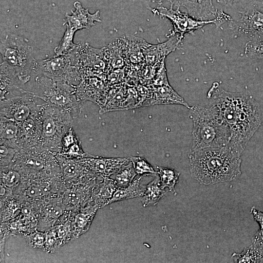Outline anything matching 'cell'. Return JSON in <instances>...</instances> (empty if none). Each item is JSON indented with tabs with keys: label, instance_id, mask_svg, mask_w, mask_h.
<instances>
[{
	"label": "cell",
	"instance_id": "6",
	"mask_svg": "<svg viewBox=\"0 0 263 263\" xmlns=\"http://www.w3.org/2000/svg\"><path fill=\"white\" fill-rule=\"evenodd\" d=\"M24 178L60 177V168L55 154L40 146L19 149L12 165Z\"/></svg>",
	"mask_w": 263,
	"mask_h": 263
},
{
	"label": "cell",
	"instance_id": "24",
	"mask_svg": "<svg viewBox=\"0 0 263 263\" xmlns=\"http://www.w3.org/2000/svg\"><path fill=\"white\" fill-rule=\"evenodd\" d=\"M154 100L151 103L156 104H180L189 109L188 104L169 85V83L159 86L154 94Z\"/></svg>",
	"mask_w": 263,
	"mask_h": 263
},
{
	"label": "cell",
	"instance_id": "9",
	"mask_svg": "<svg viewBox=\"0 0 263 263\" xmlns=\"http://www.w3.org/2000/svg\"><path fill=\"white\" fill-rule=\"evenodd\" d=\"M65 188L62 176L46 178H23L13 196L20 201L38 204L60 195Z\"/></svg>",
	"mask_w": 263,
	"mask_h": 263
},
{
	"label": "cell",
	"instance_id": "7",
	"mask_svg": "<svg viewBox=\"0 0 263 263\" xmlns=\"http://www.w3.org/2000/svg\"><path fill=\"white\" fill-rule=\"evenodd\" d=\"M41 135L39 146L57 154L61 149V141L65 132L72 127L75 118L69 110L46 102L40 110Z\"/></svg>",
	"mask_w": 263,
	"mask_h": 263
},
{
	"label": "cell",
	"instance_id": "30",
	"mask_svg": "<svg viewBox=\"0 0 263 263\" xmlns=\"http://www.w3.org/2000/svg\"><path fill=\"white\" fill-rule=\"evenodd\" d=\"M231 257L234 263H260L263 261V250L253 244L240 253H233Z\"/></svg>",
	"mask_w": 263,
	"mask_h": 263
},
{
	"label": "cell",
	"instance_id": "13",
	"mask_svg": "<svg viewBox=\"0 0 263 263\" xmlns=\"http://www.w3.org/2000/svg\"><path fill=\"white\" fill-rule=\"evenodd\" d=\"M99 181L96 176L65 187L60 194L66 211H75L92 202L93 189Z\"/></svg>",
	"mask_w": 263,
	"mask_h": 263
},
{
	"label": "cell",
	"instance_id": "1",
	"mask_svg": "<svg viewBox=\"0 0 263 263\" xmlns=\"http://www.w3.org/2000/svg\"><path fill=\"white\" fill-rule=\"evenodd\" d=\"M208 105L215 109L231 135L228 146L242 154L261 124L260 106L248 92H230L214 82L209 89Z\"/></svg>",
	"mask_w": 263,
	"mask_h": 263
},
{
	"label": "cell",
	"instance_id": "39",
	"mask_svg": "<svg viewBox=\"0 0 263 263\" xmlns=\"http://www.w3.org/2000/svg\"><path fill=\"white\" fill-rule=\"evenodd\" d=\"M252 244L263 250V228L260 229L252 238Z\"/></svg>",
	"mask_w": 263,
	"mask_h": 263
},
{
	"label": "cell",
	"instance_id": "14",
	"mask_svg": "<svg viewBox=\"0 0 263 263\" xmlns=\"http://www.w3.org/2000/svg\"><path fill=\"white\" fill-rule=\"evenodd\" d=\"M37 209V230L45 232L52 228L65 213L60 196L36 204Z\"/></svg>",
	"mask_w": 263,
	"mask_h": 263
},
{
	"label": "cell",
	"instance_id": "16",
	"mask_svg": "<svg viewBox=\"0 0 263 263\" xmlns=\"http://www.w3.org/2000/svg\"><path fill=\"white\" fill-rule=\"evenodd\" d=\"M65 187L95 176L79 159L55 154Z\"/></svg>",
	"mask_w": 263,
	"mask_h": 263
},
{
	"label": "cell",
	"instance_id": "38",
	"mask_svg": "<svg viewBox=\"0 0 263 263\" xmlns=\"http://www.w3.org/2000/svg\"><path fill=\"white\" fill-rule=\"evenodd\" d=\"M79 139L74 132L73 126L70 127L64 134L61 141L60 151L57 154L66 150L73 144Z\"/></svg>",
	"mask_w": 263,
	"mask_h": 263
},
{
	"label": "cell",
	"instance_id": "33",
	"mask_svg": "<svg viewBox=\"0 0 263 263\" xmlns=\"http://www.w3.org/2000/svg\"><path fill=\"white\" fill-rule=\"evenodd\" d=\"M130 160L132 163L137 174L141 176H153L157 175V171L153 169L151 165L143 157L131 156Z\"/></svg>",
	"mask_w": 263,
	"mask_h": 263
},
{
	"label": "cell",
	"instance_id": "5",
	"mask_svg": "<svg viewBox=\"0 0 263 263\" xmlns=\"http://www.w3.org/2000/svg\"><path fill=\"white\" fill-rule=\"evenodd\" d=\"M24 92L33 94L50 105L70 110L75 118L80 113L83 102L74 85L35 74Z\"/></svg>",
	"mask_w": 263,
	"mask_h": 263
},
{
	"label": "cell",
	"instance_id": "11",
	"mask_svg": "<svg viewBox=\"0 0 263 263\" xmlns=\"http://www.w3.org/2000/svg\"><path fill=\"white\" fill-rule=\"evenodd\" d=\"M32 94L24 92L10 93L0 98V116L20 124L39 114L42 104Z\"/></svg>",
	"mask_w": 263,
	"mask_h": 263
},
{
	"label": "cell",
	"instance_id": "4",
	"mask_svg": "<svg viewBox=\"0 0 263 263\" xmlns=\"http://www.w3.org/2000/svg\"><path fill=\"white\" fill-rule=\"evenodd\" d=\"M189 110L193 123L191 150L229 145L230 131L214 108L208 104L193 106Z\"/></svg>",
	"mask_w": 263,
	"mask_h": 263
},
{
	"label": "cell",
	"instance_id": "42",
	"mask_svg": "<svg viewBox=\"0 0 263 263\" xmlns=\"http://www.w3.org/2000/svg\"><path fill=\"white\" fill-rule=\"evenodd\" d=\"M153 2L157 3L158 4H161L165 0H151Z\"/></svg>",
	"mask_w": 263,
	"mask_h": 263
},
{
	"label": "cell",
	"instance_id": "20",
	"mask_svg": "<svg viewBox=\"0 0 263 263\" xmlns=\"http://www.w3.org/2000/svg\"><path fill=\"white\" fill-rule=\"evenodd\" d=\"M38 115L30 118L19 124V132L17 141L19 149L39 146L41 135V126Z\"/></svg>",
	"mask_w": 263,
	"mask_h": 263
},
{
	"label": "cell",
	"instance_id": "17",
	"mask_svg": "<svg viewBox=\"0 0 263 263\" xmlns=\"http://www.w3.org/2000/svg\"><path fill=\"white\" fill-rule=\"evenodd\" d=\"M177 7H183L187 13L200 20H210L215 18L218 10L212 0H168Z\"/></svg>",
	"mask_w": 263,
	"mask_h": 263
},
{
	"label": "cell",
	"instance_id": "8",
	"mask_svg": "<svg viewBox=\"0 0 263 263\" xmlns=\"http://www.w3.org/2000/svg\"><path fill=\"white\" fill-rule=\"evenodd\" d=\"M155 15L160 18H165L170 20L173 25V30L168 37H170L176 34L184 38L187 33L191 34L196 30L201 29L209 24H214L218 29L225 22H229L232 20L231 16L221 10L218 12L216 17L210 20H200L196 19L188 13H183L179 10L173 9V5L171 4L169 8L164 7H157L150 9Z\"/></svg>",
	"mask_w": 263,
	"mask_h": 263
},
{
	"label": "cell",
	"instance_id": "35",
	"mask_svg": "<svg viewBox=\"0 0 263 263\" xmlns=\"http://www.w3.org/2000/svg\"><path fill=\"white\" fill-rule=\"evenodd\" d=\"M244 54L250 58L263 59V40L248 41L244 47Z\"/></svg>",
	"mask_w": 263,
	"mask_h": 263
},
{
	"label": "cell",
	"instance_id": "40",
	"mask_svg": "<svg viewBox=\"0 0 263 263\" xmlns=\"http://www.w3.org/2000/svg\"><path fill=\"white\" fill-rule=\"evenodd\" d=\"M250 213L252 214L254 220L259 224L260 228H263V212L256 209L253 207L251 208Z\"/></svg>",
	"mask_w": 263,
	"mask_h": 263
},
{
	"label": "cell",
	"instance_id": "3",
	"mask_svg": "<svg viewBox=\"0 0 263 263\" xmlns=\"http://www.w3.org/2000/svg\"><path fill=\"white\" fill-rule=\"evenodd\" d=\"M241 155L228 146L191 150V176L205 185L231 181L241 174Z\"/></svg>",
	"mask_w": 263,
	"mask_h": 263
},
{
	"label": "cell",
	"instance_id": "27",
	"mask_svg": "<svg viewBox=\"0 0 263 263\" xmlns=\"http://www.w3.org/2000/svg\"><path fill=\"white\" fill-rule=\"evenodd\" d=\"M141 179V177H139L133 180L131 184L126 187H117L109 204L135 197H141L146 188V185H143L140 183Z\"/></svg>",
	"mask_w": 263,
	"mask_h": 263
},
{
	"label": "cell",
	"instance_id": "18",
	"mask_svg": "<svg viewBox=\"0 0 263 263\" xmlns=\"http://www.w3.org/2000/svg\"><path fill=\"white\" fill-rule=\"evenodd\" d=\"M99 207L93 202L75 211H69L68 219L74 239L87 232Z\"/></svg>",
	"mask_w": 263,
	"mask_h": 263
},
{
	"label": "cell",
	"instance_id": "31",
	"mask_svg": "<svg viewBox=\"0 0 263 263\" xmlns=\"http://www.w3.org/2000/svg\"><path fill=\"white\" fill-rule=\"evenodd\" d=\"M157 174L159 177L161 184L163 188H168L169 191L174 193V188L178 182L180 173L174 169L157 167Z\"/></svg>",
	"mask_w": 263,
	"mask_h": 263
},
{
	"label": "cell",
	"instance_id": "23",
	"mask_svg": "<svg viewBox=\"0 0 263 263\" xmlns=\"http://www.w3.org/2000/svg\"><path fill=\"white\" fill-rule=\"evenodd\" d=\"M0 144L17 148L19 132V124L16 122L0 116Z\"/></svg>",
	"mask_w": 263,
	"mask_h": 263
},
{
	"label": "cell",
	"instance_id": "12",
	"mask_svg": "<svg viewBox=\"0 0 263 263\" xmlns=\"http://www.w3.org/2000/svg\"><path fill=\"white\" fill-rule=\"evenodd\" d=\"M239 13L241 18L229 22L230 29L251 40H263V1H252L244 5Z\"/></svg>",
	"mask_w": 263,
	"mask_h": 263
},
{
	"label": "cell",
	"instance_id": "26",
	"mask_svg": "<svg viewBox=\"0 0 263 263\" xmlns=\"http://www.w3.org/2000/svg\"><path fill=\"white\" fill-rule=\"evenodd\" d=\"M23 180L21 172L13 166L0 169V186L7 191V197L13 196V192L21 184Z\"/></svg>",
	"mask_w": 263,
	"mask_h": 263
},
{
	"label": "cell",
	"instance_id": "2",
	"mask_svg": "<svg viewBox=\"0 0 263 263\" xmlns=\"http://www.w3.org/2000/svg\"><path fill=\"white\" fill-rule=\"evenodd\" d=\"M0 93L25 91L32 80L36 60L26 38L8 34L0 41Z\"/></svg>",
	"mask_w": 263,
	"mask_h": 263
},
{
	"label": "cell",
	"instance_id": "22",
	"mask_svg": "<svg viewBox=\"0 0 263 263\" xmlns=\"http://www.w3.org/2000/svg\"><path fill=\"white\" fill-rule=\"evenodd\" d=\"M114 180L105 177L97 181L92 195V201L99 208L108 205L117 188Z\"/></svg>",
	"mask_w": 263,
	"mask_h": 263
},
{
	"label": "cell",
	"instance_id": "29",
	"mask_svg": "<svg viewBox=\"0 0 263 263\" xmlns=\"http://www.w3.org/2000/svg\"><path fill=\"white\" fill-rule=\"evenodd\" d=\"M76 31L66 26L65 32L58 45L55 48V56L65 55L72 53L79 45L74 42V38Z\"/></svg>",
	"mask_w": 263,
	"mask_h": 263
},
{
	"label": "cell",
	"instance_id": "41",
	"mask_svg": "<svg viewBox=\"0 0 263 263\" xmlns=\"http://www.w3.org/2000/svg\"><path fill=\"white\" fill-rule=\"evenodd\" d=\"M240 0H217V1L218 3L225 5H232Z\"/></svg>",
	"mask_w": 263,
	"mask_h": 263
},
{
	"label": "cell",
	"instance_id": "32",
	"mask_svg": "<svg viewBox=\"0 0 263 263\" xmlns=\"http://www.w3.org/2000/svg\"><path fill=\"white\" fill-rule=\"evenodd\" d=\"M114 179L118 187H126L133 181L137 175L131 160L115 173Z\"/></svg>",
	"mask_w": 263,
	"mask_h": 263
},
{
	"label": "cell",
	"instance_id": "25",
	"mask_svg": "<svg viewBox=\"0 0 263 263\" xmlns=\"http://www.w3.org/2000/svg\"><path fill=\"white\" fill-rule=\"evenodd\" d=\"M167 192L161 184L158 175L146 185L145 190L140 197L143 207L155 205L159 201L166 195Z\"/></svg>",
	"mask_w": 263,
	"mask_h": 263
},
{
	"label": "cell",
	"instance_id": "19",
	"mask_svg": "<svg viewBox=\"0 0 263 263\" xmlns=\"http://www.w3.org/2000/svg\"><path fill=\"white\" fill-rule=\"evenodd\" d=\"M75 11H72V14L65 15L63 25L68 26L76 31L84 29H89L95 25V22L101 21L100 11H96L91 14L88 9L83 8L80 2L74 3Z\"/></svg>",
	"mask_w": 263,
	"mask_h": 263
},
{
	"label": "cell",
	"instance_id": "15",
	"mask_svg": "<svg viewBox=\"0 0 263 263\" xmlns=\"http://www.w3.org/2000/svg\"><path fill=\"white\" fill-rule=\"evenodd\" d=\"M79 159L99 181L115 174L130 161L129 158H104L91 154L89 157Z\"/></svg>",
	"mask_w": 263,
	"mask_h": 263
},
{
	"label": "cell",
	"instance_id": "36",
	"mask_svg": "<svg viewBox=\"0 0 263 263\" xmlns=\"http://www.w3.org/2000/svg\"><path fill=\"white\" fill-rule=\"evenodd\" d=\"M24 237L27 243L31 247L44 251L45 232L36 230Z\"/></svg>",
	"mask_w": 263,
	"mask_h": 263
},
{
	"label": "cell",
	"instance_id": "34",
	"mask_svg": "<svg viewBox=\"0 0 263 263\" xmlns=\"http://www.w3.org/2000/svg\"><path fill=\"white\" fill-rule=\"evenodd\" d=\"M19 149L0 144V169L6 168L12 165Z\"/></svg>",
	"mask_w": 263,
	"mask_h": 263
},
{
	"label": "cell",
	"instance_id": "21",
	"mask_svg": "<svg viewBox=\"0 0 263 263\" xmlns=\"http://www.w3.org/2000/svg\"><path fill=\"white\" fill-rule=\"evenodd\" d=\"M183 38L176 34L169 37L166 42L153 45L147 44L143 50L145 58L148 64H152L162 61L166 56L178 48Z\"/></svg>",
	"mask_w": 263,
	"mask_h": 263
},
{
	"label": "cell",
	"instance_id": "10",
	"mask_svg": "<svg viewBox=\"0 0 263 263\" xmlns=\"http://www.w3.org/2000/svg\"><path fill=\"white\" fill-rule=\"evenodd\" d=\"M79 46L67 55L37 60L34 68L35 74L44 75L54 79L74 85L80 79L76 67V53Z\"/></svg>",
	"mask_w": 263,
	"mask_h": 263
},
{
	"label": "cell",
	"instance_id": "37",
	"mask_svg": "<svg viewBox=\"0 0 263 263\" xmlns=\"http://www.w3.org/2000/svg\"><path fill=\"white\" fill-rule=\"evenodd\" d=\"M60 246H61L59 241L53 227L48 231H45V242L44 251L48 253L53 252Z\"/></svg>",
	"mask_w": 263,
	"mask_h": 263
},
{
	"label": "cell",
	"instance_id": "28",
	"mask_svg": "<svg viewBox=\"0 0 263 263\" xmlns=\"http://www.w3.org/2000/svg\"><path fill=\"white\" fill-rule=\"evenodd\" d=\"M21 202L13 196L0 198V223L12 220L20 211Z\"/></svg>",
	"mask_w": 263,
	"mask_h": 263
}]
</instances>
